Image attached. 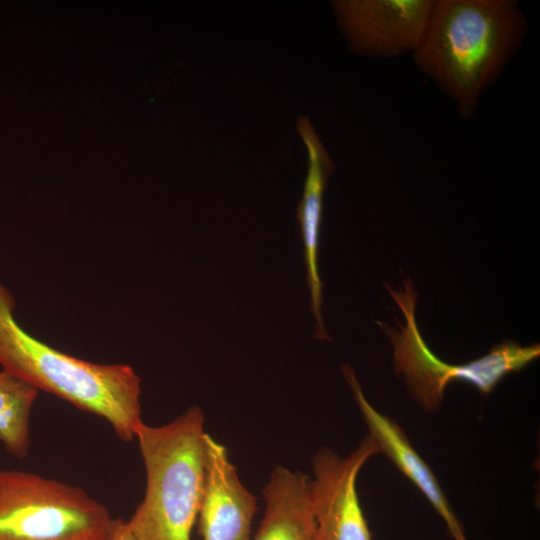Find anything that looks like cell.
I'll return each mask as SVG.
<instances>
[{
	"instance_id": "obj_1",
	"label": "cell",
	"mask_w": 540,
	"mask_h": 540,
	"mask_svg": "<svg viewBox=\"0 0 540 540\" xmlns=\"http://www.w3.org/2000/svg\"><path fill=\"white\" fill-rule=\"evenodd\" d=\"M527 32V18L516 0H433L412 58L454 102L460 117L470 119Z\"/></svg>"
},
{
	"instance_id": "obj_2",
	"label": "cell",
	"mask_w": 540,
	"mask_h": 540,
	"mask_svg": "<svg viewBox=\"0 0 540 540\" xmlns=\"http://www.w3.org/2000/svg\"><path fill=\"white\" fill-rule=\"evenodd\" d=\"M15 299L0 282V365L39 391L103 418L123 441L136 437L141 380L126 364L89 362L33 337L14 316Z\"/></svg>"
},
{
	"instance_id": "obj_3",
	"label": "cell",
	"mask_w": 540,
	"mask_h": 540,
	"mask_svg": "<svg viewBox=\"0 0 540 540\" xmlns=\"http://www.w3.org/2000/svg\"><path fill=\"white\" fill-rule=\"evenodd\" d=\"M205 433L197 406L167 424L139 427L135 439L146 486L126 521L136 540H192L203 491Z\"/></svg>"
},
{
	"instance_id": "obj_4",
	"label": "cell",
	"mask_w": 540,
	"mask_h": 540,
	"mask_svg": "<svg viewBox=\"0 0 540 540\" xmlns=\"http://www.w3.org/2000/svg\"><path fill=\"white\" fill-rule=\"evenodd\" d=\"M390 295L405 317L400 331L377 321L393 346L395 372L403 376L410 397L427 412L440 408L446 387L452 381L473 385L488 395L507 375L527 367L540 355L538 343L523 346L515 340H504L489 353L465 364L446 363L427 346L419 332L415 305L417 294L410 279L404 280V290H394L386 284Z\"/></svg>"
},
{
	"instance_id": "obj_5",
	"label": "cell",
	"mask_w": 540,
	"mask_h": 540,
	"mask_svg": "<svg viewBox=\"0 0 540 540\" xmlns=\"http://www.w3.org/2000/svg\"><path fill=\"white\" fill-rule=\"evenodd\" d=\"M121 520L79 486L0 470V540H112Z\"/></svg>"
},
{
	"instance_id": "obj_6",
	"label": "cell",
	"mask_w": 540,
	"mask_h": 540,
	"mask_svg": "<svg viewBox=\"0 0 540 540\" xmlns=\"http://www.w3.org/2000/svg\"><path fill=\"white\" fill-rule=\"evenodd\" d=\"M376 454L377 444L368 434L344 457L328 447L313 456L315 540H372L356 483L364 464Z\"/></svg>"
},
{
	"instance_id": "obj_7",
	"label": "cell",
	"mask_w": 540,
	"mask_h": 540,
	"mask_svg": "<svg viewBox=\"0 0 540 540\" xmlns=\"http://www.w3.org/2000/svg\"><path fill=\"white\" fill-rule=\"evenodd\" d=\"M433 0H340L333 11L351 50L391 58L416 49Z\"/></svg>"
},
{
	"instance_id": "obj_8",
	"label": "cell",
	"mask_w": 540,
	"mask_h": 540,
	"mask_svg": "<svg viewBox=\"0 0 540 540\" xmlns=\"http://www.w3.org/2000/svg\"><path fill=\"white\" fill-rule=\"evenodd\" d=\"M257 498L243 485L226 447L204 437V482L198 513L203 540H249Z\"/></svg>"
},
{
	"instance_id": "obj_9",
	"label": "cell",
	"mask_w": 540,
	"mask_h": 540,
	"mask_svg": "<svg viewBox=\"0 0 540 540\" xmlns=\"http://www.w3.org/2000/svg\"><path fill=\"white\" fill-rule=\"evenodd\" d=\"M342 371L379 453H383L419 489L442 518L453 540H468L437 477L414 449L404 429L395 419L380 413L368 402L350 366L344 365Z\"/></svg>"
},
{
	"instance_id": "obj_10",
	"label": "cell",
	"mask_w": 540,
	"mask_h": 540,
	"mask_svg": "<svg viewBox=\"0 0 540 540\" xmlns=\"http://www.w3.org/2000/svg\"><path fill=\"white\" fill-rule=\"evenodd\" d=\"M297 131L308 153L307 175L303 196L297 209V216L300 221L304 243L311 312L316 319L315 337L320 340H330L321 313L323 284L318 272V245L323 212V196L328 179L335 169V164L307 116L298 117Z\"/></svg>"
},
{
	"instance_id": "obj_11",
	"label": "cell",
	"mask_w": 540,
	"mask_h": 540,
	"mask_svg": "<svg viewBox=\"0 0 540 540\" xmlns=\"http://www.w3.org/2000/svg\"><path fill=\"white\" fill-rule=\"evenodd\" d=\"M265 513L254 540H315L312 480L278 465L263 491Z\"/></svg>"
},
{
	"instance_id": "obj_12",
	"label": "cell",
	"mask_w": 540,
	"mask_h": 540,
	"mask_svg": "<svg viewBox=\"0 0 540 540\" xmlns=\"http://www.w3.org/2000/svg\"><path fill=\"white\" fill-rule=\"evenodd\" d=\"M38 394L33 385L6 370L0 371V442L16 458L29 453L30 417Z\"/></svg>"
},
{
	"instance_id": "obj_13",
	"label": "cell",
	"mask_w": 540,
	"mask_h": 540,
	"mask_svg": "<svg viewBox=\"0 0 540 540\" xmlns=\"http://www.w3.org/2000/svg\"><path fill=\"white\" fill-rule=\"evenodd\" d=\"M112 540H136L130 529L128 528L126 521L121 520Z\"/></svg>"
}]
</instances>
